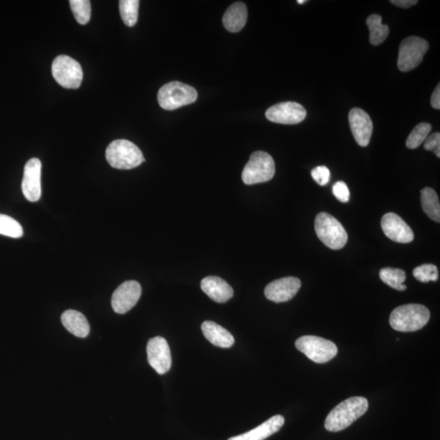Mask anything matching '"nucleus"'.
Returning <instances> with one entry per match:
<instances>
[{"mask_svg": "<svg viewBox=\"0 0 440 440\" xmlns=\"http://www.w3.org/2000/svg\"><path fill=\"white\" fill-rule=\"evenodd\" d=\"M368 409L369 402L365 397L348 398L329 412L324 428L330 432H341L358 420Z\"/></svg>", "mask_w": 440, "mask_h": 440, "instance_id": "1", "label": "nucleus"}, {"mask_svg": "<svg viewBox=\"0 0 440 440\" xmlns=\"http://www.w3.org/2000/svg\"><path fill=\"white\" fill-rule=\"evenodd\" d=\"M430 318V311L421 304L398 306L389 315V324L400 332H414L423 329Z\"/></svg>", "mask_w": 440, "mask_h": 440, "instance_id": "2", "label": "nucleus"}, {"mask_svg": "<svg viewBox=\"0 0 440 440\" xmlns=\"http://www.w3.org/2000/svg\"><path fill=\"white\" fill-rule=\"evenodd\" d=\"M105 157L110 166L119 169L136 168L145 162L138 147L127 140L112 141L105 151Z\"/></svg>", "mask_w": 440, "mask_h": 440, "instance_id": "3", "label": "nucleus"}, {"mask_svg": "<svg viewBox=\"0 0 440 440\" xmlns=\"http://www.w3.org/2000/svg\"><path fill=\"white\" fill-rule=\"evenodd\" d=\"M315 230L319 239L332 250H340L347 244L348 236L345 227L331 214L322 212L316 215Z\"/></svg>", "mask_w": 440, "mask_h": 440, "instance_id": "4", "label": "nucleus"}, {"mask_svg": "<svg viewBox=\"0 0 440 440\" xmlns=\"http://www.w3.org/2000/svg\"><path fill=\"white\" fill-rule=\"evenodd\" d=\"M198 93L194 88L181 82H171L159 89L158 100L160 107L174 110L196 102Z\"/></svg>", "mask_w": 440, "mask_h": 440, "instance_id": "5", "label": "nucleus"}, {"mask_svg": "<svg viewBox=\"0 0 440 440\" xmlns=\"http://www.w3.org/2000/svg\"><path fill=\"white\" fill-rule=\"evenodd\" d=\"M276 172V167L271 155L264 151H256L250 155L248 163L241 174L243 182L247 185H256L271 181Z\"/></svg>", "mask_w": 440, "mask_h": 440, "instance_id": "6", "label": "nucleus"}, {"mask_svg": "<svg viewBox=\"0 0 440 440\" xmlns=\"http://www.w3.org/2000/svg\"><path fill=\"white\" fill-rule=\"evenodd\" d=\"M295 347L308 358L318 364L327 363L338 354L337 346L333 342L320 337H300L297 339Z\"/></svg>", "mask_w": 440, "mask_h": 440, "instance_id": "7", "label": "nucleus"}, {"mask_svg": "<svg viewBox=\"0 0 440 440\" xmlns=\"http://www.w3.org/2000/svg\"><path fill=\"white\" fill-rule=\"evenodd\" d=\"M52 73L54 80L67 89H79L84 79L80 64L66 55H61L54 59Z\"/></svg>", "mask_w": 440, "mask_h": 440, "instance_id": "8", "label": "nucleus"}, {"mask_svg": "<svg viewBox=\"0 0 440 440\" xmlns=\"http://www.w3.org/2000/svg\"><path fill=\"white\" fill-rule=\"evenodd\" d=\"M428 41L416 36H410L402 41L398 50L397 66L402 72L414 70L419 66L428 50Z\"/></svg>", "mask_w": 440, "mask_h": 440, "instance_id": "9", "label": "nucleus"}, {"mask_svg": "<svg viewBox=\"0 0 440 440\" xmlns=\"http://www.w3.org/2000/svg\"><path fill=\"white\" fill-rule=\"evenodd\" d=\"M266 118L273 122L279 125H297L304 120L306 111L302 104L288 102L273 105L265 113Z\"/></svg>", "mask_w": 440, "mask_h": 440, "instance_id": "10", "label": "nucleus"}, {"mask_svg": "<svg viewBox=\"0 0 440 440\" xmlns=\"http://www.w3.org/2000/svg\"><path fill=\"white\" fill-rule=\"evenodd\" d=\"M141 286L138 282L127 281L113 292L111 304L118 314H125L134 306L141 296Z\"/></svg>", "mask_w": 440, "mask_h": 440, "instance_id": "11", "label": "nucleus"}, {"mask_svg": "<svg viewBox=\"0 0 440 440\" xmlns=\"http://www.w3.org/2000/svg\"><path fill=\"white\" fill-rule=\"evenodd\" d=\"M148 361L156 372L164 374L171 369L172 354L166 339L162 337L151 338L147 345Z\"/></svg>", "mask_w": 440, "mask_h": 440, "instance_id": "12", "label": "nucleus"}, {"mask_svg": "<svg viewBox=\"0 0 440 440\" xmlns=\"http://www.w3.org/2000/svg\"><path fill=\"white\" fill-rule=\"evenodd\" d=\"M41 169H42V163L39 158L30 159L24 168L21 190L26 200L31 203L38 201L42 194Z\"/></svg>", "mask_w": 440, "mask_h": 440, "instance_id": "13", "label": "nucleus"}, {"mask_svg": "<svg viewBox=\"0 0 440 440\" xmlns=\"http://www.w3.org/2000/svg\"><path fill=\"white\" fill-rule=\"evenodd\" d=\"M301 281L295 277H287L275 279L266 286L264 295L274 302H288L293 299L301 288Z\"/></svg>", "mask_w": 440, "mask_h": 440, "instance_id": "14", "label": "nucleus"}, {"mask_svg": "<svg viewBox=\"0 0 440 440\" xmlns=\"http://www.w3.org/2000/svg\"><path fill=\"white\" fill-rule=\"evenodd\" d=\"M381 226L384 235L392 241L403 243H410L414 239V232L407 226L405 220L392 212L383 215Z\"/></svg>", "mask_w": 440, "mask_h": 440, "instance_id": "15", "label": "nucleus"}, {"mask_svg": "<svg viewBox=\"0 0 440 440\" xmlns=\"http://www.w3.org/2000/svg\"><path fill=\"white\" fill-rule=\"evenodd\" d=\"M349 123L356 143L361 147L368 146L374 129L369 114L360 108L352 109L349 113Z\"/></svg>", "mask_w": 440, "mask_h": 440, "instance_id": "16", "label": "nucleus"}, {"mask_svg": "<svg viewBox=\"0 0 440 440\" xmlns=\"http://www.w3.org/2000/svg\"><path fill=\"white\" fill-rule=\"evenodd\" d=\"M201 290L213 301L223 304L231 300L235 292L227 282L215 276L205 277L201 282Z\"/></svg>", "mask_w": 440, "mask_h": 440, "instance_id": "17", "label": "nucleus"}, {"mask_svg": "<svg viewBox=\"0 0 440 440\" xmlns=\"http://www.w3.org/2000/svg\"><path fill=\"white\" fill-rule=\"evenodd\" d=\"M284 423H285V419L283 416H273L250 432L232 437L228 440H264L278 432Z\"/></svg>", "mask_w": 440, "mask_h": 440, "instance_id": "18", "label": "nucleus"}, {"mask_svg": "<svg viewBox=\"0 0 440 440\" xmlns=\"http://www.w3.org/2000/svg\"><path fill=\"white\" fill-rule=\"evenodd\" d=\"M204 336L213 345L228 348L235 345V339L231 333L214 322L206 320L201 324Z\"/></svg>", "mask_w": 440, "mask_h": 440, "instance_id": "19", "label": "nucleus"}, {"mask_svg": "<svg viewBox=\"0 0 440 440\" xmlns=\"http://www.w3.org/2000/svg\"><path fill=\"white\" fill-rule=\"evenodd\" d=\"M248 12L244 3L237 2L229 7L223 17V24L232 33L241 31L247 21Z\"/></svg>", "mask_w": 440, "mask_h": 440, "instance_id": "20", "label": "nucleus"}, {"mask_svg": "<svg viewBox=\"0 0 440 440\" xmlns=\"http://www.w3.org/2000/svg\"><path fill=\"white\" fill-rule=\"evenodd\" d=\"M62 322L68 332L79 338H86L90 333V325L84 314L75 310H67L62 315Z\"/></svg>", "mask_w": 440, "mask_h": 440, "instance_id": "21", "label": "nucleus"}, {"mask_svg": "<svg viewBox=\"0 0 440 440\" xmlns=\"http://www.w3.org/2000/svg\"><path fill=\"white\" fill-rule=\"evenodd\" d=\"M421 201L423 212L434 221L440 222V204L439 196L432 187L421 191Z\"/></svg>", "mask_w": 440, "mask_h": 440, "instance_id": "22", "label": "nucleus"}, {"mask_svg": "<svg viewBox=\"0 0 440 440\" xmlns=\"http://www.w3.org/2000/svg\"><path fill=\"white\" fill-rule=\"evenodd\" d=\"M367 26L369 30L370 44L374 46L382 44L387 39L389 29L387 25L382 24V17L373 15L367 18Z\"/></svg>", "mask_w": 440, "mask_h": 440, "instance_id": "23", "label": "nucleus"}, {"mask_svg": "<svg viewBox=\"0 0 440 440\" xmlns=\"http://www.w3.org/2000/svg\"><path fill=\"white\" fill-rule=\"evenodd\" d=\"M379 277L387 286L398 291H405L407 288L403 285L406 279V273L400 268H384L380 270Z\"/></svg>", "mask_w": 440, "mask_h": 440, "instance_id": "24", "label": "nucleus"}, {"mask_svg": "<svg viewBox=\"0 0 440 440\" xmlns=\"http://www.w3.org/2000/svg\"><path fill=\"white\" fill-rule=\"evenodd\" d=\"M140 1L138 0H121L119 2V11L123 22L133 27L138 20Z\"/></svg>", "mask_w": 440, "mask_h": 440, "instance_id": "25", "label": "nucleus"}, {"mask_svg": "<svg viewBox=\"0 0 440 440\" xmlns=\"http://www.w3.org/2000/svg\"><path fill=\"white\" fill-rule=\"evenodd\" d=\"M432 131V125L429 123L421 122L414 127L406 141L407 148L414 149L423 143Z\"/></svg>", "mask_w": 440, "mask_h": 440, "instance_id": "26", "label": "nucleus"}, {"mask_svg": "<svg viewBox=\"0 0 440 440\" xmlns=\"http://www.w3.org/2000/svg\"><path fill=\"white\" fill-rule=\"evenodd\" d=\"M70 6L76 21L81 25L88 24L91 13L89 0H71Z\"/></svg>", "mask_w": 440, "mask_h": 440, "instance_id": "27", "label": "nucleus"}, {"mask_svg": "<svg viewBox=\"0 0 440 440\" xmlns=\"http://www.w3.org/2000/svg\"><path fill=\"white\" fill-rule=\"evenodd\" d=\"M0 235L20 238L23 236V228L16 219L8 215L0 214Z\"/></svg>", "mask_w": 440, "mask_h": 440, "instance_id": "28", "label": "nucleus"}, {"mask_svg": "<svg viewBox=\"0 0 440 440\" xmlns=\"http://www.w3.org/2000/svg\"><path fill=\"white\" fill-rule=\"evenodd\" d=\"M412 274L418 281L423 283L437 282L439 278L438 268L432 264H425L416 267Z\"/></svg>", "mask_w": 440, "mask_h": 440, "instance_id": "29", "label": "nucleus"}, {"mask_svg": "<svg viewBox=\"0 0 440 440\" xmlns=\"http://www.w3.org/2000/svg\"><path fill=\"white\" fill-rule=\"evenodd\" d=\"M311 177L319 185H327L330 180L329 169L324 166L316 167L311 171Z\"/></svg>", "mask_w": 440, "mask_h": 440, "instance_id": "30", "label": "nucleus"}, {"mask_svg": "<svg viewBox=\"0 0 440 440\" xmlns=\"http://www.w3.org/2000/svg\"><path fill=\"white\" fill-rule=\"evenodd\" d=\"M333 194L341 203H347L350 199V191L346 183L338 181L333 186Z\"/></svg>", "mask_w": 440, "mask_h": 440, "instance_id": "31", "label": "nucleus"}, {"mask_svg": "<svg viewBox=\"0 0 440 440\" xmlns=\"http://www.w3.org/2000/svg\"><path fill=\"white\" fill-rule=\"evenodd\" d=\"M424 148L425 150L434 151V154L440 158V134L439 132L434 133L425 139Z\"/></svg>", "mask_w": 440, "mask_h": 440, "instance_id": "32", "label": "nucleus"}, {"mask_svg": "<svg viewBox=\"0 0 440 440\" xmlns=\"http://www.w3.org/2000/svg\"><path fill=\"white\" fill-rule=\"evenodd\" d=\"M391 3H393L394 6L407 8L416 6L418 1H416V0H392Z\"/></svg>", "mask_w": 440, "mask_h": 440, "instance_id": "33", "label": "nucleus"}, {"mask_svg": "<svg viewBox=\"0 0 440 440\" xmlns=\"http://www.w3.org/2000/svg\"><path fill=\"white\" fill-rule=\"evenodd\" d=\"M432 107L435 109H440V85L438 84L437 88H435L434 93L432 96Z\"/></svg>", "mask_w": 440, "mask_h": 440, "instance_id": "34", "label": "nucleus"}, {"mask_svg": "<svg viewBox=\"0 0 440 440\" xmlns=\"http://www.w3.org/2000/svg\"><path fill=\"white\" fill-rule=\"evenodd\" d=\"M306 2V0H299V1H297V3L304 4Z\"/></svg>", "mask_w": 440, "mask_h": 440, "instance_id": "35", "label": "nucleus"}]
</instances>
